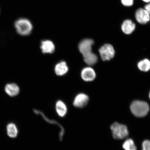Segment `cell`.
<instances>
[{"mask_svg":"<svg viewBox=\"0 0 150 150\" xmlns=\"http://www.w3.org/2000/svg\"><path fill=\"white\" fill-rule=\"evenodd\" d=\"M130 110L135 116L142 117L147 115L149 111V108L147 103L144 101L136 100L131 104Z\"/></svg>","mask_w":150,"mask_h":150,"instance_id":"obj_1","label":"cell"},{"mask_svg":"<svg viewBox=\"0 0 150 150\" xmlns=\"http://www.w3.org/2000/svg\"><path fill=\"white\" fill-rule=\"evenodd\" d=\"M15 27L17 33L21 35L26 36L31 33L33 26L30 21L27 19H19L15 22Z\"/></svg>","mask_w":150,"mask_h":150,"instance_id":"obj_2","label":"cell"},{"mask_svg":"<svg viewBox=\"0 0 150 150\" xmlns=\"http://www.w3.org/2000/svg\"><path fill=\"white\" fill-rule=\"evenodd\" d=\"M112 136L116 139H123L128 136L129 132L125 125L117 122L114 123L111 125Z\"/></svg>","mask_w":150,"mask_h":150,"instance_id":"obj_3","label":"cell"},{"mask_svg":"<svg viewBox=\"0 0 150 150\" xmlns=\"http://www.w3.org/2000/svg\"><path fill=\"white\" fill-rule=\"evenodd\" d=\"M99 51L103 61H110L115 56V50L113 47L110 44L104 45L99 49Z\"/></svg>","mask_w":150,"mask_h":150,"instance_id":"obj_4","label":"cell"},{"mask_svg":"<svg viewBox=\"0 0 150 150\" xmlns=\"http://www.w3.org/2000/svg\"><path fill=\"white\" fill-rule=\"evenodd\" d=\"M94 41L91 39H83L79 44V50L83 56L92 52Z\"/></svg>","mask_w":150,"mask_h":150,"instance_id":"obj_5","label":"cell"},{"mask_svg":"<svg viewBox=\"0 0 150 150\" xmlns=\"http://www.w3.org/2000/svg\"><path fill=\"white\" fill-rule=\"evenodd\" d=\"M135 16L137 21L142 24H147L150 20V16L145 9L139 8L136 11Z\"/></svg>","mask_w":150,"mask_h":150,"instance_id":"obj_6","label":"cell"},{"mask_svg":"<svg viewBox=\"0 0 150 150\" xmlns=\"http://www.w3.org/2000/svg\"><path fill=\"white\" fill-rule=\"evenodd\" d=\"M89 97L83 93L79 94L75 97L73 104L76 108H83L88 103Z\"/></svg>","mask_w":150,"mask_h":150,"instance_id":"obj_7","label":"cell"},{"mask_svg":"<svg viewBox=\"0 0 150 150\" xmlns=\"http://www.w3.org/2000/svg\"><path fill=\"white\" fill-rule=\"evenodd\" d=\"M81 76L84 81H92L95 80L96 77V74L94 70L91 67H86L82 70Z\"/></svg>","mask_w":150,"mask_h":150,"instance_id":"obj_8","label":"cell"},{"mask_svg":"<svg viewBox=\"0 0 150 150\" xmlns=\"http://www.w3.org/2000/svg\"><path fill=\"white\" fill-rule=\"evenodd\" d=\"M135 28V24L131 20H125L121 25L122 31L126 35L131 34L134 31Z\"/></svg>","mask_w":150,"mask_h":150,"instance_id":"obj_9","label":"cell"},{"mask_svg":"<svg viewBox=\"0 0 150 150\" xmlns=\"http://www.w3.org/2000/svg\"><path fill=\"white\" fill-rule=\"evenodd\" d=\"M40 48L44 54H52L55 50V46L53 42L50 40L42 41L41 42Z\"/></svg>","mask_w":150,"mask_h":150,"instance_id":"obj_10","label":"cell"},{"mask_svg":"<svg viewBox=\"0 0 150 150\" xmlns=\"http://www.w3.org/2000/svg\"><path fill=\"white\" fill-rule=\"evenodd\" d=\"M5 90L7 94L11 97L16 96L20 92V88L16 84L14 83L7 84Z\"/></svg>","mask_w":150,"mask_h":150,"instance_id":"obj_11","label":"cell"},{"mask_svg":"<svg viewBox=\"0 0 150 150\" xmlns=\"http://www.w3.org/2000/svg\"><path fill=\"white\" fill-rule=\"evenodd\" d=\"M69 70L67 64L64 61H62L57 64L55 67L56 74L59 76H63L67 74Z\"/></svg>","mask_w":150,"mask_h":150,"instance_id":"obj_12","label":"cell"},{"mask_svg":"<svg viewBox=\"0 0 150 150\" xmlns=\"http://www.w3.org/2000/svg\"><path fill=\"white\" fill-rule=\"evenodd\" d=\"M56 110L58 115L64 117L67 112V108L64 103L61 100L58 101L56 104Z\"/></svg>","mask_w":150,"mask_h":150,"instance_id":"obj_13","label":"cell"},{"mask_svg":"<svg viewBox=\"0 0 150 150\" xmlns=\"http://www.w3.org/2000/svg\"><path fill=\"white\" fill-rule=\"evenodd\" d=\"M83 57L84 62L90 66L95 65L98 61V57L93 52L84 55Z\"/></svg>","mask_w":150,"mask_h":150,"instance_id":"obj_14","label":"cell"},{"mask_svg":"<svg viewBox=\"0 0 150 150\" xmlns=\"http://www.w3.org/2000/svg\"><path fill=\"white\" fill-rule=\"evenodd\" d=\"M7 134L11 138H14L17 136L18 130L16 125L13 123H10L7 125Z\"/></svg>","mask_w":150,"mask_h":150,"instance_id":"obj_15","label":"cell"},{"mask_svg":"<svg viewBox=\"0 0 150 150\" xmlns=\"http://www.w3.org/2000/svg\"><path fill=\"white\" fill-rule=\"evenodd\" d=\"M139 70L143 72H147L150 70V61L145 59L139 62L137 64Z\"/></svg>","mask_w":150,"mask_h":150,"instance_id":"obj_16","label":"cell"},{"mask_svg":"<svg viewBox=\"0 0 150 150\" xmlns=\"http://www.w3.org/2000/svg\"><path fill=\"white\" fill-rule=\"evenodd\" d=\"M123 147L125 150H137L134 141L131 139L125 141L123 144Z\"/></svg>","mask_w":150,"mask_h":150,"instance_id":"obj_17","label":"cell"},{"mask_svg":"<svg viewBox=\"0 0 150 150\" xmlns=\"http://www.w3.org/2000/svg\"><path fill=\"white\" fill-rule=\"evenodd\" d=\"M122 4L125 6H132L134 4V0H121Z\"/></svg>","mask_w":150,"mask_h":150,"instance_id":"obj_18","label":"cell"},{"mask_svg":"<svg viewBox=\"0 0 150 150\" xmlns=\"http://www.w3.org/2000/svg\"><path fill=\"white\" fill-rule=\"evenodd\" d=\"M142 150H150V141L146 140L142 143Z\"/></svg>","mask_w":150,"mask_h":150,"instance_id":"obj_19","label":"cell"},{"mask_svg":"<svg viewBox=\"0 0 150 150\" xmlns=\"http://www.w3.org/2000/svg\"><path fill=\"white\" fill-rule=\"evenodd\" d=\"M144 8L150 16V2L148 3L147 4L144 6Z\"/></svg>","mask_w":150,"mask_h":150,"instance_id":"obj_20","label":"cell"},{"mask_svg":"<svg viewBox=\"0 0 150 150\" xmlns=\"http://www.w3.org/2000/svg\"><path fill=\"white\" fill-rule=\"evenodd\" d=\"M142 1H144V2L147 3L150 2V0H142Z\"/></svg>","mask_w":150,"mask_h":150,"instance_id":"obj_21","label":"cell"},{"mask_svg":"<svg viewBox=\"0 0 150 150\" xmlns=\"http://www.w3.org/2000/svg\"><path fill=\"white\" fill-rule=\"evenodd\" d=\"M149 97L150 99V92L149 94Z\"/></svg>","mask_w":150,"mask_h":150,"instance_id":"obj_22","label":"cell"}]
</instances>
